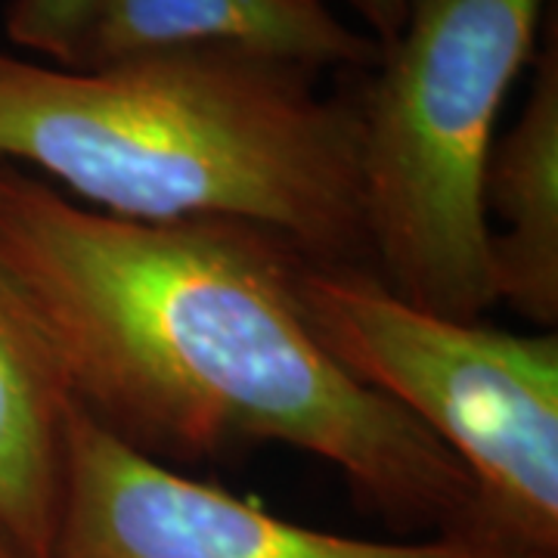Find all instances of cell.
<instances>
[{
  "label": "cell",
  "mask_w": 558,
  "mask_h": 558,
  "mask_svg": "<svg viewBox=\"0 0 558 558\" xmlns=\"http://www.w3.org/2000/svg\"><path fill=\"white\" fill-rule=\"evenodd\" d=\"M319 344L459 459L472 512L459 537L558 558V336L450 319L398 299L366 264L299 260Z\"/></svg>",
  "instance_id": "4"
},
{
  "label": "cell",
  "mask_w": 558,
  "mask_h": 558,
  "mask_svg": "<svg viewBox=\"0 0 558 558\" xmlns=\"http://www.w3.org/2000/svg\"><path fill=\"white\" fill-rule=\"evenodd\" d=\"M50 558H515L478 539L341 537L270 515L134 450L78 407L69 418Z\"/></svg>",
  "instance_id": "5"
},
{
  "label": "cell",
  "mask_w": 558,
  "mask_h": 558,
  "mask_svg": "<svg viewBox=\"0 0 558 558\" xmlns=\"http://www.w3.org/2000/svg\"><path fill=\"white\" fill-rule=\"evenodd\" d=\"M0 161L131 220H236L366 264L360 75L230 47L62 69L0 47Z\"/></svg>",
  "instance_id": "2"
},
{
  "label": "cell",
  "mask_w": 558,
  "mask_h": 558,
  "mask_svg": "<svg viewBox=\"0 0 558 558\" xmlns=\"http://www.w3.org/2000/svg\"><path fill=\"white\" fill-rule=\"evenodd\" d=\"M341 3H348L357 13L360 22L366 25V35H373L381 47L398 38L410 10V0H341Z\"/></svg>",
  "instance_id": "10"
},
{
  "label": "cell",
  "mask_w": 558,
  "mask_h": 558,
  "mask_svg": "<svg viewBox=\"0 0 558 558\" xmlns=\"http://www.w3.org/2000/svg\"><path fill=\"white\" fill-rule=\"evenodd\" d=\"M178 47H230L319 72H373L381 44L339 20L329 0H90L62 69Z\"/></svg>",
  "instance_id": "6"
},
{
  "label": "cell",
  "mask_w": 558,
  "mask_h": 558,
  "mask_svg": "<svg viewBox=\"0 0 558 558\" xmlns=\"http://www.w3.org/2000/svg\"><path fill=\"white\" fill-rule=\"evenodd\" d=\"M72 395L0 260V534L25 558H50L60 519Z\"/></svg>",
  "instance_id": "8"
},
{
  "label": "cell",
  "mask_w": 558,
  "mask_h": 558,
  "mask_svg": "<svg viewBox=\"0 0 558 558\" xmlns=\"http://www.w3.org/2000/svg\"><path fill=\"white\" fill-rule=\"evenodd\" d=\"M481 208L490 230L497 304H509L543 329L558 323V32L537 50L534 78L515 124L499 134Z\"/></svg>",
  "instance_id": "7"
},
{
  "label": "cell",
  "mask_w": 558,
  "mask_h": 558,
  "mask_svg": "<svg viewBox=\"0 0 558 558\" xmlns=\"http://www.w3.org/2000/svg\"><path fill=\"white\" fill-rule=\"evenodd\" d=\"M0 558H25V556H22L20 549H16V546H13L10 539L0 534Z\"/></svg>",
  "instance_id": "11"
},
{
  "label": "cell",
  "mask_w": 558,
  "mask_h": 558,
  "mask_svg": "<svg viewBox=\"0 0 558 558\" xmlns=\"http://www.w3.org/2000/svg\"><path fill=\"white\" fill-rule=\"evenodd\" d=\"M0 260L81 413L159 462L286 444L398 524L462 534L472 478L314 336L301 255L236 220H131L0 161Z\"/></svg>",
  "instance_id": "1"
},
{
  "label": "cell",
  "mask_w": 558,
  "mask_h": 558,
  "mask_svg": "<svg viewBox=\"0 0 558 558\" xmlns=\"http://www.w3.org/2000/svg\"><path fill=\"white\" fill-rule=\"evenodd\" d=\"M90 0H10L3 32L13 50L60 65L78 35Z\"/></svg>",
  "instance_id": "9"
},
{
  "label": "cell",
  "mask_w": 558,
  "mask_h": 558,
  "mask_svg": "<svg viewBox=\"0 0 558 558\" xmlns=\"http://www.w3.org/2000/svg\"><path fill=\"white\" fill-rule=\"evenodd\" d=\"M549 0H410L360 75V205L369 270L450 319L497 304L481 180Z\"/></svg>",
  "instance_id": "3"
}]
</instances>
